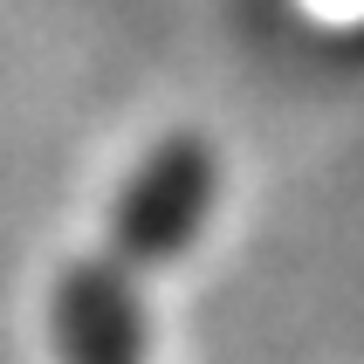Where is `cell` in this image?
Masks as SVG:
<instances>
[{
    "mask_svg": "<svg viewBox=\"0 0 364 364\" xmlns=\"http://www.w3.org/2000/svg\"><path fill=\"white\" fill-rule=\"evenodd\" d=\"M220 200V165L200 138H165L151 159L124 179L117 206H110V262L131 275L179 262L200 241L206 213Z\"/></svg>",
    "mask_w": 364,
    "mask_h": 364,
    "instance_id": "obj_1",
    "label": "cell"
},
{
    "mask_svg": "<svg viewBox=\"0 0 364 364\" xmlns=\"http://www.w3.org/2000/svg\"><path fill=\"white\" fill-rule=\"evenodd\" d=\"M62 364H144V296L124 262H76L55 289Z\"/></svg>",
    "mask_w": 364,
    "mask_h": 364,
    "instance_id": "obj_2",
    "label": "cell"
}]
</instances>
